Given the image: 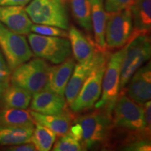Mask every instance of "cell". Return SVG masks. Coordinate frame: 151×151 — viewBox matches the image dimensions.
Segmentation results:
<instances>
[{"instance_id": "cell-18", "label": "cell", "mask_w": 151, "mask_h": 151, "mask_svg": "<svg viewBox=\"0 0 151 151\" xmlns=\"http://www.w3.org/2000/svg\"><path fill=\"white\" fill-rule=\"evenodd\" d=\"M91 6V19L94 41L97 48L106 51L105 29L106 24L107 13L104 8V0H90Z\"/></svg>"}, {"instance_id": "cell-29", "label": "cell", "mask_w": 151, "mask_h": 151, "mask_svg": "<svg viewBox=\"0 0 151 151\" xmlns=\"http://www.w3.org/2000/svg\"><path fill=\"white\" fill-rule=\"evenodd\" d=\"M127 151H150L151 143L147 139H140L129 143L122 149Z\"/></svg>"}, {"instance_id": "cell-1", "label": "cell", "mask_w": 151, "mask_h": 151, "mask_svg": "<svg viewBox=\"0 0 151 151\" xmlns=\"http://www.w3.org/2000/svg\"><path fill=\"white\" fill-rule=\"evenodd\" d=\"M50 67L41 58L28 60L13 70L11 84L27 90L32 95L46 90Z\"/></svg>"}, {"instance_id": "cell-13", "label": "cell", "mask_w": 151, "mask_h": 151, "mask_svg": "<svg viewBox=\"0 0 151 151\" xmlns=\"http://www.w3.org/2000/svg\"><path fill=\"white\" fill-rule=\"evenodd\" d=\"M0 22L11 31L22 35L31 32L32 22L23 6H0Z\"/></svg>"}, {"instance_id": "cell-23", "label": "cell", "mask_w": 151, "mask_h": 151, "mask_svg": "<svg viewBox=\"0 0 151 151\" xmlns=\"http://www.w3.org/2000/svg\"><path fill=\"white\" fill-rule=\"evenodd\" d=\"M71 14L76 21L86 31L92 32L91 6L90 0H70Z\"/></svg>"}, {"instance_id": "cell-17", "label": "cell", "mask_w": 151, "mask_h": 151, "mask_svg": "<svg viewBox=\"0 0 151 151\" xmlns=\"http://www.w3.org/2000/svg\"><path fill=\"white\" fill-rule=\"evenodd\" d=\"M69 29L68 38L75 60L78 62H82L92 58L99 50L95 43L86 37L76 27L72 26Z\"/></svg>"}, {"instance_id": "cell-6", "label": "cell", "mask_w": 151, "mask_h": 151, "mask_svg": "<svg viewBox=\"0 0 151 151\" xmlns=\"http://www.w3.org/2000/svg\"><path fill=\"white\" fill-rule=\"evenodd\" d=\"M81 132V142L84 150L97 146L106 140L110 132V115L101 112H93L76 120Z\"/></svg>"}, {"instance_id": "cell-30", "label": "cell", "mask_w": 151, "mask_h": 151, "mask_svg": "<svg viewBox=\"0 0 151 151\" xmlns=\"http://www.w3.org/2000/svg\"><path fill=\"white\" fill-rule=\"evenodd\" d=\"M144 106L143 109V113H144V120L146 123V129L148 134H150L151 129V101L150 100L146 101L143 104Z\"/></svg>"}, {"instance_id": "cell-14", "label": "cell", "mask_w": 151, "mask_h": 151, "mask_svg": "<svg viewBox=\"0 0 151 151\" xmlns=\"http://www.w3.org/2000/svg\"><path fill=\"white\" fill-rule=\"evenodd\" d=\"M30 102L31 111L44 115H56L65 112V97L48 89L33 94Z\"/></svg>"}, {"instance_id": "cell-2", "label": "cell", "mask_w": 151, "mask_h": 151, "mask_svg": "<svg viewBox=\"0 0 151 151\" xmlns=\"http://www.w3.org/2000/svg\"><path fill=\"white\" fill-rule=\"evenodd\" d=\"M125 49L126 46L123 47L109 58L103 76L101 96L94 104L96 109H102L110 116L119 95L121 65Z\"/></svg>"}, {"instance_id": "cell-24", "label": "cell", "mask_w": 151, "mask_h": 151, "mask_svg": "<svg viewBox=\"0 0 151 151\" xmlns=\"http://www.w3.org/2000/svg\"><path fill=\"white\" fill-rule=\"evenodd\" d=\"M30 142L35 145L37 150L49 151L51 150L56 141V134L43 124L35 122Z\"/></svg>"}, {"instance_id": "cell-27", "label": "cell", "mask_w": 151, "mask_h": 151, "mask_svg": "<svg viewBox=\"0 0 151 151\" xmlns=\"http://www.w3.org/2000/svg\"><path fill=\"white\" fill-rule=\"evenodd\" d=\"M11 70L0 51V98L10 86Z\"/></svg>"}, {"instance_id": "cell-21", "label": "cell", "mask_w": 151, "mask_h": 151, "mask_svg": "<svg viewBox=\"0 0 151 151\" xmlns=\"http://www.w3.org/2000/svg\"><path fill=\"white\" fill-rule=\"evenodd\" d=\"M35 127L0 125V145H18L30 142Z\"/></svg>"}, {"instance_id": "cell-20", "label": "cell", "mask_w": 151, "mask_h": 151, "mask_svg": "<svg viewBox=\"0 0 151 151\" xmlns=\"http://www.w3.org/2000/svg\"><path fill=\"white\" fill-rule=\"evenodd\" d=\"M32 95L27 90L11 84L1 96L5 109H26L31 102Z\"/></svg>"}, {"instance_id": "cell-19", "label": "cell", "mask_w": 151, "mask_h": 151, "mask_svg": "<svg viewBox=\"0 0 151 151\" xmlns=\"http://www.w3.org/2000/svg\"><path fill=\"white\" fill-rule=\"evenodd\" d=\"M35 122L43 124L60 137L69 131L71 120L70 116L65 112L56 115H44L36 111H30Z\"/></svg>"}, {"instance_id": "cell-33", "label": "cell", "mask_w": 151, "mask_h": 151, "mask_svg": "<svg viewBox=\"0 0 151 151\" xmlns=\"http://www.w3.org/2000/svg\"><path fill=\"white\" fill-rule=\"evenodd\" d=\"M60 1H62V2H63V3H65V2H67V1H70V0H60Z\"/></svg>"}, {"instance_id": "cell-7", "label": "cell", "mask_w": 151, "mask_h": 151, "mask_svg": "<svg viewBox=\"0 0 151 151\" xmlns=\"http://www.w3.org/2000/svg\"><path fill=\"white\" fill-rule=\"evenodd\" d=\"M0 48L10 70L13 71L33 56L26 38L11 31L0 22Z\"/></svg>"}, {"instance_id": "cell-15", "label": "cell", "mask_w": 151, "mask_h": 151, "mask_svg": "<svg viewBox=\"0 0 151 151\" xmlns=\"http://www.w3.org/2000/svg\"><path fill=\"white\" fill-rule=\"evenodd\" d=\"M75 65V60L68 58L61 63L50 67L46 89L65 96V89Z\"/></svg>"}, {"instance_id": "cell-12", "label": "cell", "mask_w": 151, "mask_h": 151, "mask_svg": "<svg viewBox=\"0 0 151 151\" xmlns=\"http://www.w3.org/2000/svg\"><path fill=\"white\" fill-rule=\"evenodd\" d=\"M127 93L130 99L143 105L151 98L150 62L139 67L129 81Z\"/></svg>"}, {"instance_id": "cell-22", "label": "cell", "mask_w": 151, "mask_h": 151, "mask_svg": "<svg viewBox=\"0 0 151 151\" xmlns=\"http://www.w3.org/2000/svg\"><path fill=\"white\" fill-rule=\"evenodd\" d=\"M0 125L35 127V121L25 109H5L0 111Z\"/></svg>"}, {"instance_id": "cell-11", "label": "cell", "mask_w": 151, "mask_h": 151, "mask_svg": "<svg viewBox=\"0 0 151 151\" xmlns=\"http://www.w3.org/2000/svg\"><path fill=\"white\" fill-rule=\"evenodd\" d=\"M108 58L109 57L106 51L98 50L92 58L75 65L65 92L66 101L69 105H70L76 97L81 87L92 71L97 66L106 62Z\"/></svg>"}, {"instance_id": "cell-16", "label": "cell", "mask_w": 151, "mask_h": 151, "mask_svg": "<svg viewBox=\"0 0 151 151\" xmlns=\"http://www.w3.org/2000/svg\"><path fill=\"white\" fill-rule=\"evenodd\" d=\"M129 8L133 23L129 39L138 35H148L151 28V0H134Z\"/></svg>"}, {"instance_id": "cell-26", "label": "cell", "mask_w": 151, "mask_h": 151, "mask_svg": "<svg viewBox=\"0 0 151 151\" xmlns=\"http://www.w3.org/2000/svg\"><path fill=\"white\" fill-rule=\"evenodd\" d=\"M31 32L38 35L48 36V37H58L68 38L69 34L67 30L62 28L55 27L51 25H46V24H35L32 25Z\"/></svg>"}, {"instance_id": "cell-25", "label": "cell", "mask_w": 151, "mask_h": 151, "mask_svg": "<svg viewBox=\"0 0 151 151\" xmlns=\"http://www.w3.org/2000/svg\"><path fill=\"white\" fill-rule=\"evenodd\" d=\"M54 151H81L84 150L80 141L69 131L65 134L60 136L59 139L54 143Z\"/></svg>"}, {"instance_id": "cell-4", "label": "cell", "mask_w": 151, "mask_h": 151, "mask_svg": "<svg viewBox=\"0 0 151 151\" xmlns=\"http://www.w3.org/2000/svg\"><path fill=\"white\" fill-rule=\"evenodd\" d=\"M25 11L34 23L69 29V16L60 0H32Z\"/></svg>"}, {"instance_id": "cell-28", "label": "cell", "mask_w": 151, "mask_h": 151, "mask_svg": "<svg viewBox=\"0 0 151 151\" xmlns=\"http://www.w3.org/2000/svg\"><path fill=\"white\" fill-rule=\"evenodd\" d=\"M134 0H105L104 8L106 13H113L129 7Z\"/></svg>"}, {"instance_id": "cell-9", "label": "cell", "mask_w": 151, "mask_h": 151, "mask_svg": "<svg viewBox=\"0 0 151 151\" xmlns=\"http://www.w3.org/2000/svg\"><path fill=\"white\" fill-rule=\"evenodd\" d=\"M113 111H114V124L117 127L129 131L146 132L148 134L142 106L127 96L122 95L118 97Z\"/></svg>"}, {"instance_id": "cell-10", "label": "cell", "mask_w": 151, "mask_h": 151, "mask_svg": "<svg viewBox=\"0 0 151 151\" xmlns=\"http://www.w3.org/2000/svg\"><path fill=\"white\" fill-rule=\"evenodd\" d=\"M107 61L97 66L84 82L76 97L69 105L73 112H81L91 109L99 100Z\"/></svg>"}, {"instance_id": "cell-31", "label": "cell", "mask_w": 151, "mask_h": 151, "mask_svg": "<svg viewBox=\"0 0 151 151\" xmlns=\"http://www.w3.org/2000/svg\"><path fill=\"white\" fill-rule=\"evenodd\" d=\"M9 151H35L37 150L35 145L32 142L21 143L18 145H14L7 149Z\"/></svg>"}, {"instance_id": "cell-8", "label": "cell", "mask_w": 151, "mask_h": 151, "mask_svg": "<svg viewBox=\"0 0 151 151\" xmlns=\"http://www.w3.org/2000/svg\"><path fill=\"white\" fill-rule=\"evenodd\" d=\"M133 30L129 7L113 13H107L105 29L106 48H122L129 42Z\"/></svg>"}, {"instance_id": "cell-3", "label": "cell", "mask_w": 151, "mask_h": 151, "mask_svg": "<svg viewBox=\"0 0 151 151\" xmlns=\"http://www.w3.org/2000/svg\"><path fill=\"white\" fill-rule=\"evenodd\" d=\"M150 55L151 45L148 35H140L129 39L126 44L121 65L120 90L127 85L135 71L148 61Z\"/></svg>"}, {"instance_id": "cell-5", "label": "cell", "mask_w": 151, "mask_h": 151, "mask_svg": "<svg viewBox=\"0 0 151 151\" xmlns=\"http://www.w3.org/2000/svg\"><path fill=\"white\" fill-rule=\"evenodd\" d=\"M28 43L37 58L58 65L69 58L71 43L67 38L48 37L36 33L28 34Z\"/></svg>"}, {"instance_id": "cell-32", "label": "cell", "mask_w": 151, "mask_h": 151, "mask_svg": "<svg viewBox=\"0 0 151 151\" xmlns=\"http://www.w3.org/2000/svg\"><path fill=\"white\" fill-rule=\"evenodd\" d=\"M32 0H0V6H24Z\"/></svg>"}]
</instances>
